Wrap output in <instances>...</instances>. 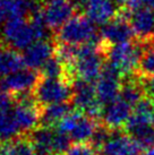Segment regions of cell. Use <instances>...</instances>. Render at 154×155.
<instances>
[{"mask_svg": "<svg viewBox=\"0 0 154 155\" xmlns=\"http://www.w3.org/2000/svg\"><path fill=\"white\" fill-rule=\"evenodd\" d=\"M105 49L102 47L101 40L94 43L84 44L76 48L75 76L77 79L93 83L98 81L104 68Z\"/></svg>", "mask_w": 154, "mask_h": 155, "instance_id": "obj_1", "label": "cell"}, {"mask_svg": "<svg viewBox=\"0 0 154 155\" xmlns=\"http://www.w3.org/2000/svg\"><path fill=\"white\" fill-rule=\"evenodd\" d=\"M143 53L144 49L141 43L117 44L107 49V64L113 67L121 76L130 77L136 75Z\"/></svg>", "mask_w": 154, "mask_h": 155, "instance_id": "obj_2", "label": "cell"}, {"mask_svg": "<svg viewBox=\"0 0 154 155\" xmlns=\"http://www.w3.org/2000/svg\"><path fill=\"white\" fill-rule=\"evenodd\" d=\"M57 42L66 45L81 47L84 44L99 42L94 24L85 15H76L57 31Z\"/></svg>", "mask_w": 154, "mask_h": 155, "instance_id": "obj_3", "label": "cell"}, {"mask_svg": "<svg viewBox=\"0 0 154 155\" xmlns=\"http://www.w3.org/2000/svg\"><path fill=\"white\" fill-rule=\"evenodd\" d=\"M74 84L66 79L40 77L36 86L33 90L35 100L41 107L51 104L69 103L73 100Z\"/></svg>", "mask_w": 154, "mask_h": 155, "instance_id": "obj_4", "label": "cell"}, {"mask_svg": "<svg viewBox=\"0 0 154 155\" xmlns=\"http://www.w3.org/2000/svg\"><path fill=\"white\" fill-rule=\"evenodd\" d=\"M98 127L96 120L85 116L81 111H72L57 126V130L68 135L76 144L90 142Z\"/></svg>", "mask_w": 154, "mask_h": 155, "instance_id": "obj_5", "label": "cell"}, {"mask_svg": "<svg viewBox=\"0 0 154 155\" xmlns=\"http://www.w3.org/2000/svg\"><path fill=\"white\" fill-rule=\"evenodd\" d=\"M73 90V101L78 111L94 120L102 118L104 108L103 103L99 100L96 95L95 85L90 82L76 79L74 83Z\"/></svg>", "mask_w": 154, "mask_h": 155, "instance_id": "obj_6", "label": "cell"}, {"mask_svg": "<svg viewBox=\"0 0 154 155\" xmlns=\"http://www.w3.org/2000/svg\"><path fill=\"white\" fill-rule=\"evenodd\" d=\"M130 12L120 9L117 17L113 18L111 22L103 25L100 34L101 43L107 51L108 48L117 45V44L132 42L134 39V31L128 21V15Z\"/></svg>", "mask_w": 154, "mask_h": 155, "instance_id": "obj_7", "label": "cell"}, {"mask_svg": "<svg viewBox=\"0 0 154 155\" xmlns=\"http://www.w3.org/2000/svg\"><path fill=\"white\" fill-rule=\"evenodd\" d=\"M40 4L45 26L57 31L74 17L77 8L74 0H40Z\"/></svg>", "mask_w": 154, "mask_h": 155, "instance_id": "obj_8", "label": "cell"}, {"mask_svg": "<svg viewBox=\"0 0 154 155\" xmlns=\"http://www.w3.org/2000/svg\"><path fill=\"white\" fill-rule=\"evenodd\" d=\"M74 2L94 25H105L119 14L113 0H74Z\"/></svg>", "mask_w": 154, "mask_h": 155, "instance_id": "obj_9", "label": "cell"}, {"mask_svg": "<svg viewBox=\"0 0 154 155\" xmlns=\"http://www.w3.org/2000/svg\"><path fill=\"white\" fill-rule=\"evenodd\" d=\"M120 75L113 67L105 64L98 81L95 82V91L99 100L103 104H110L117 99H119L121 90Z\"/></svg>", "mask_w": 154, "mask_h": 155, "instance_id": "obj_10", "label": "cell"}, {"mask_svg": "<svg viewBox=\"0 0 154 155\" xmlns=\"http://www.w3.org/2000/svg\"><path fill=\"white\" fill-rule=\"evenodd\" d=\"M41 77L40 73L32 69H22L17 73L9 75L0 79V88L7 91L13 95L23 94L34 90L38 79Z\"/></svg>", "mask_w": 154, "mask_h": 155, "instance_id": "obj_11", "label": "cell"}, {"mask_svg": "<svg viewBox=\"0 0 154 155\" xmlns=\"http://www.w3.org/2000/svg\"><path fill=\"white\" fill-rule=\"evenodd\" d=\"M128 21L139 43L154 42V10L141 7L129 13Z\"/></svg>", "mask_w": 154, "mask_h": 155, "instance_id": "obj_12", "label": "cell"}, {"mask_svg": "<svg viewBox=\"0 0 154 155\" xmlns=\"http://www.w3.org/2000/svg\"><path fill=\"white\" fill-rule=\"evenodd\" d=\"M102 155H143L142 147L137 144L128 134L121 130L112 131L101 150Z\"/></svg>", "mask_w": 154, "mask_h": 155, "instance_id": "obj_13", "label": "cell"}, {"mask_svg": "<svg viewBox=\"0 0 154 155\" xmlns=\"http://www.w3.org/2000/svg\"><path fill=\"white\" fill-rule=\"evenodd\" d=\"M132 114V105L126 103L121 99H117L104 108L102 114L103 125L111 131L120 130L122 127L127 126Z\"/></svg>", "mask_w": 154, "mask_h": 155, "instance_id": "obj_14", "label": "cell"}, {"mask_svg": "<svg viewBox=\"0 0 154 155\" xmlns=\"http://www.w3.org/2000/svg\"><path fill=\"white\" fill-rule=\"evenodd\" d=\"M56 47L48 40H41L33 43L23 52L24 64L28 69L36 70L42 67L51 58L55 57Z\"/></svg>", "mask_w": 154, "mask_h": 155, "instance_id": "obj_15", "label": "cell"}, {"mask_svg": "<svg viewBox=\"0 0 154 155\" xmlns=\"http://www.w3.org/2000/svg\"><path fill=\"white\" fill-rule=\"evenodd\" d=\"M24 59L15 49L0 43V78L17 73L24 69Z\"/></svg>", "mask_w": 154, "mask_h": 155, "instance_id": "obj_16", "label": "cell"}, {"mask_svg": "<svg viewBox=\"0 0 154 155\" xmlns=\"http://www.w3.org/2000/svg\"><path fill=\"white\" fill-rule=\"evenodd\" d=\"M56 130L48 127H38L30 135V139L36 155H56L55 152Z\"/></svg>", "mask_w": 154, "mask_h": 155, "instance_id": "obj_17", "label": "cell"}, {"mask_svg": "<svg viewBox=\"0 0 154 155\" xmlns=\"http://www.w3.org/2000/svg\"><path fill=\"white\" fill-rule=\"evenodd\" d=\"M145 88L143 85V81L137 75L130 76L128 79L121 84L119 99L125 101L132 107H135L144 99Z\"/></svg>", "mask_w": 154, "mask_h": 155, "instance_id": "obj_18", "label": "cell"}, {"mask_svg": "<svg viewBox=\"0 0 154 155\" xmlns=\"http://www.w3.org/2000/svg\"><path fill=\"white\" fill-rule=\"evenodd\" d=\"M22 134L13 109L0 111V142H12L22 137Z\"/></svg>", "mask_w": 154, "mask_h": 155, "instance_id": "obj_19", "label": "cell"}, {"mask_svg": "<svg viewBox=\"0 0 154 155\" xmlns=\"http://www.w3.org/2000/svg\"><path fill=\"white\" fill-rule=\"evenodd\" d=\"M72 112L69 103H58L43 107L41 112V125L42 127L52 128L58 126L66 116Z\"/></svg>", "mask_w": 154, "mask_h": 155, "instance_id": "obj_20", "label": "cell"}, {"mask_svg": "<svg viewBox=\"0 0 154 155\" xmlns=\"http://www.w3.org/2000/svg\"><path fill=\"white\" fill-rule=\"evenodd\" d=\"M136 75L142 81L154 76V47L144 49Z\"/></svg>", "mask_w": 154, "mask_h": 155, "instance_id": "obj_21", "label": "cell"}, {"mask_svg": "<svg viewBox=\"0 0 154 155\" xmlns=\"http://www.w3.org/2000/svg\"><path fill=\"white\" fill-rule=\"evenodd\" d=\"M8 155H36L30 138L18 137L8 142Z\"/></svg>", "mask_w": 154, "mask_h": 155, "instance_id": "obj_22", "label": "cell"}, {"mask_svg": "<svg viewBox=\"0 0 154 155\" xmlns=\"http://www.w3.org/2000/svg\"><path fill=\"white\" fill-rule=\"evenodd\" d=\"M112 131L108 127L103 125H98L96 129H95L93 137L90 140V144L94 147L96 151H101L102 147L104 146V144L109 140V138L111 137Z\"/></svg>", "mask_w": 154, "mask_h": 155, "instance_id": "obj_23", "label": "cell"}, {"mask_svg": "<svg viewBox=\"0 0 154 155\" xmlns=\"http://www.w3.org/2000/svg\"><path fill=\"white\" fill-rule=\"evenodd\" d=\"M96 152L90 143H83L73 145L65 155H96Z\"/></svg>", "mask_w": 154, "mask_h": 155, "instance_id": "obj_24", "label": "cell"}, {"mask_svg": "<svg viewBox=\"0 0 154 155\" xmlns=\"http://www.w3.org/2000/svg\"><path fill=\"white\" fill-rule=\"evenodd\" d=\"M14 104H15V96L7 91L0 88V111L13 109Z\"/></svg>", "mask_w": 154, "mask_h": 155, "instance_id": "obj_25", "label": "cell"}, {"mask_svg": "<svg viewBox=\"0 0 154 155\" xmlns=\"http://www.w3.org/2000/svg\"><path fill=\"white\" fill-rule=\"evenodd\" d=\"M118 2L121 9L127 10V12H134L136 9L141 8L143 0H116Z\"/></svg>", "mask_w": 154, "mask_h": 155, "instance_id": "obj_26", "label": "cell"}, {"mask_svg": "<svg viewBox=\"0 0 154 155\" xmlns=\"http://www.w3.org/2000/svg\"><path fill=\"white\" fill-rule=\"evenodd\" d=\"M143 85H144L147 97L154 101V76L147 79H143Z\"/></svg>", "mask_w": 154, "mask_h": 155, "instance_id": "obj_27", "label": "cell"}, {"mask_svg": "<svg viewBox=\"0 0 154 155\" xmlns=\"http://www.w3.org/2000/svg\"><path fill=\"white\" fill-rule=\"evenodd\" d=\"M0 155H8V142H0Z\"/></svg>", "mask_w": 154, "mask_h": 155, "instance_id": "obj_28", "label": "cell"}, {"mask_svg": "<svg viewBox=\"0 0 154 155\" xmlns=\"http://www.w3.org/2000/svg\"><path fill=\"white\" fill-rule=\"evenodd\" d=\"M143 4L145 5L146 8L154 10V0H143Z\"/></svg>", "mask_w": 154, "mask_h": 155, "instance_id": "obj_29", "label": "cell"}, {"mask_svg": "<svg viewBox=\"0 0 154 155\" xmlns=\"http://www.w3.org/2000/svg\"><path fill=\"white\" fill-rule=\"evenodd\" d=\"M143 155H154V147H151L149 150H146L145 153Z\"/></svg>", "mask_w": 154, "mask_h": 155, "instance_id": "obj_30", "label": "cell"}]
</instances>
